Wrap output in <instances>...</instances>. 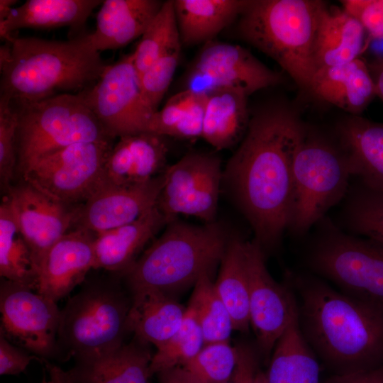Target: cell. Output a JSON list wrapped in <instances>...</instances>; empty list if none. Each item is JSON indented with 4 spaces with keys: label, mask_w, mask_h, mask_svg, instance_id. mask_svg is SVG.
<instances>
[{
    "label": "cell",
    "mask_w": 383,
    "mask_h": 383,
    "mask_svg": "<svg viewBox=\"0 0 383 383\" xmlns=\"http://www.w3.org/2000/svg\"><path fill=\"white\" fill-rule=\"evenodd\" d=\"M9 43L11 58L0 69V97L13 104L79 93L95 84L109 65L89 33L63 41L15 35Z\"/></svg>",
    "instance_id": "cell-3"
},
{
    "label": "cell",
    "mask_w": 383,
    "mask_h": 383,
    "mask_svg": "<svg viewBox=\"0 0 383 383\" xmlns=\"http://www.w3.org/2000/svg\"><path fill=\"white\" fill-rule=\"evenodd\" d=\"M344 218L352 233L383 243V190L359 181L348 190Z\"/></svg>",
    "instance_id": "cell-36"
},
{
    "label": "cell",
    "mask_w": 383,
    "mask_h": 383,
    "mask_svg": "<svg viewBox=\"0 0 383 383\" xmlns=\"http://www.w3.org/2000/svg\"><path fill=\"white\" fill-rule=\"evenodd\" d=\"M18 114L13 105L0 97V182L1 189L11 187L17 165Z\"/></svg>",
    "instance_id": "cell-40"
},
{
    "label": "cell",
    "mask_w": 383,
    "mask_h": 383,
    "mask_svg": "<svg viewBox=\"0 0 383 383\" xmlns=\"http://www.w3.org/2000/svg\"><path fill=\"white\" fill-rule=\"evenodd\" d=\"M282 77L242 46L214 40L204 45L186 74L183 89L207 95L233 89L248 96L281 83Z\"/></svg>",
    "instance_id": "cell-12"
},
{
    "label": "cell",
    "mask_w": 383,
    "mask_h": 383,
    "mask_svg": "<svg viewBox=\"0 0 383 383\" xmlns=\"http://www.w3.org/2000/svg\"><path fill=\"white\" fill-rule=\"evenodd\" d=\"M293 204L288 229L306 233L345 198L353 172L340 145L305 131L293 160Z\"/></svg>",
    "instance_id": "cell-8"
},
{
    "label": "cell",
    "mask_w": 383,
    "mask_h": 383,
    "mask_svg": "<svg viewBox=\"0 0 383 383\" xmlns=\"http://www.w3.org/2000/svg\"><path fill=\"white\" fill-rule=\"evenodd\" d=\"M17 2L16 0H0V22L6 19Z\"/></svg>",
    "instance_id": "cell-48"
},
{
    "label": "cell",
    "mask_w": 383,
    "mask_h": 383,
    "mask_svg": "<svg viewBox=\"0 0 383 383\" xmlns=\"http://www.w3.org/2000/svg\"><path fill=\"white\" fill-rule=\"evenodd\" d=\"M254 383H267L266 377H265V373L262 372L260 370H258L256 374Z\"/></svg>",
    "instance_id": "cell-50"
},
{
    "label": "cell",
    "mask_w": 383,
    "mask_h": 383,
    "mask_svg": "<svg viewBox=\"0 0 383 383\" xmlns=\"http://www.w3.org/2000/svg\"><path fill=\"white\" fill-rule=\"evenodd\" d=\"M305 131L297 117L287 109L260 111L250 118L223 172L264 252L275 248L289 228L293 160Z\"/></svg>",
    "instance_id": "cell-1"
},
{
    "label": "cell",
    "mask_w": 383,
    "mask_h": 383,
    "mask_svg": "<svg viewBox=\"0 0 383 383\" xmlns=\"http://www.w3.org/2000/svg\"><path fill=\"white\" fill-rule=\"evenodd\" d=\"M6 194L38 268L45 253L74 224L79 205L57 201L24 180L11 186Z\"/></svg>",
    "instance_id": "cell-16"
},
{
    "label": "cell",
    "mask_w": 383,
    "mask_h": 383,
    "mask_svg": "<svg viewBox=\"0 0 383 383\" xmlns=\"http://www.w3.org/2000/svg\"><path fill=\"white\" fill-rule=\"evenodd\" d=\"M249 279L250 323L260 352L266 357L290 323L298 316L295 294L287 283L277 282L265 262V252L254 240L245 242Z\"/></svg>",
    "instance_id": "cell-15"
},
{
    "label": "cell",
    "mask_w": 383,
    "mask_h": 383,
    "mask_svg": "<svg viewBox=\"0 0 383 383\" xmlns=\"http://www.w3.org/2000/svg\"><path fill=\"white\" fill-rule=\"evenodd\" d=\"M204 345L202 332L196 314L189 306L182 323L176 333L152 355L151 375L177 367L192 360Z\"/></svg>",
    "instance_id": "cell-37"
},
{
    "label": "cell",
    "mask_w": 383,
    "mask_h": 383,
    "mask_svg": "<svg viewBox=\"0 0 383 383\" xmlns=\"http://www.w3.org/2000/svg\"><path fill=\"white\" fill-rule=\"evenodd\" d=\"M131 294L128 323L135 338L156 348L163 345L179 328L187 307L173 296L158 292L145 291Z\"/></svg>",
    "instance_id": "cell-26"
},
{
    "label": "cell",
    "mask_w": 383,
    "mask_h": 383,
    "mask_svg": "<svg viewBox=\"0 0 383 383\" xmlns=\"http://www.w3.org/2000/svg\"><path fill=\"white\" fill-rule=\"evenodd\" d=\"M343 9L355 17L367 36L383 39V0H343Z\"/></svg>",
    "instance_id": "cell-41"
},
{
    "label": "cell",
    "mask_w": 383,
    "mask_h": 383,
    "mask_svg": "<svg viewBox=\"0 0 383 383\" xmlns=\"http://www.w3.org/2000/svg\"><path fill=\"white\" fill-rule=\"evenodd\" d=\"M167 224L155 206L131 223L96 234L94 269L123 274L135 262L145 244Z\"/></svg>",
    "instance_id": "cell-23"
},
{
    "label": "cell",
    "mask_w": 383,
    "mask_h": 383,
    "mask_svg": "<svg viewBox=\"0 0 383 383\" xmlns=\"http://www.w3.org/2000/svg\"><path fill=\"white\" fill-rule=\"evenodd\" d=\"M79 93L113 139L146 132L154 113L142 96L132 53L108 65L95 84Z\"/></svg>",
    "instance_id": "cell-13"
},
{
    "label": "cell",
    "mask_w": 383,
    "mask_h": 383,
    "mask_svg": "<svg viewBox=\"0 0 383 383\" xmlns=\"http://www.w3.org/2000/svg\"><path fill=\"white\" fill-rule=\"evenodd\" d=\"M339 145L357 181L383 190V122L352 116L337 128Z\"/></svg>",
    "instance_id": "cell-24"
},
{
    "label": "cell",
    "mask_w": 383,
    "mask_h": 383,
    "mask_svg": "<svg viewBox=\"0 0 383 383\" xmlns=\"http://www.w3.org/2000/svg\"><path fill=\"white\" fill-rule=\"evenodd\" d=\"M100 0H28L13 8L9 16L0 22V36L10 42L20 28L49 29L68 26L82 29L92 11L101 4Z\"/></svg>",
    "instance_id": "cell-25"
},
{
    "label": "cell",
    "mask_w": 383,
    "mask_h": 383,
    "mask_svg": "<svg viewBox=\"0 0 383 383\" xmlns=\"http://www.w3.org/2000/svg\"><path fill=\"white\" fill-rule=\"evenodd\" d=\"M113 140L79 143L38 160L23 180L49 196L74 205L96 191Z\"/></svg>",
    "instance_id": "cell-10"
},
{
    "label": "cell",
    "mask_w": 383,
    "mask_h": 383,
    "mask_svg": "<svg viewBox=\"0 0 383 383\" xmlns=\"http://www.w3.org/2000/svg\"><path fill=\"white\" fill-rule=\"evenodd\" d=\"M238 360V346L229 341L215 342L205 344L182 367L199 383H223L231 377Z\"/></svg>",
    "instance_id": "cell-38"
},
{
    "label": "cell",
    "mask_w": 383,
    "mask_h": 383,
    "mask_svg": "<svg viewBox=\"0 0 383 383\" xmlns=\"http://www.w3.org/2000/svg\"><path fill=\"white\" fill-rule=\"evenodd\" d=\"M203 334L204 345L229 341L234 330L231 316L219 297L211 276H202L194 286L189 302Z\"/></svg>",
    "instance_id": "cell-34"
},
{
    "label": "cell",
    "mask_w": 383,
    "mask_h": 383,
    "mask_svg": "<svg viewBox=\"0 0 383 383\" xmlns=\"http://www.w3.org/2000/svg\"><path fill=\"white\" fill-rule=\"evenodd\" d=\"M248 0H173L181 45L206 44L238 18Z\"/></svg>",
    "instance_id": "cell-27"
},
{
    "label": "cell",
    "mask_w": 383,
    "mask_h": 383,
    "mask_svg": "<svg viewBox=\"0 0 383 383\" xmlns=\"http://www.w3.org/2000/svg\"><path fill=\"white\" fill-rule=\"evenodd\" d=\"M220 265L214 282L216 290L231 316L234 330L247 332L250 326V287L245 241L238 238L230 240Z\"/></svg>",
    "instance_id": "cell-31"
},
{
    "label": "cell",
    "mask_w": 383,
    "mask_h": 383,
    "mask_svg": "<svg viewBox=\"0 0 383 383\" xmlns=\"http://www.w3.org/2000/svg\"><path fill=\"white\" fill-rule=\"evenodd\" d=\"M11 55V44L9 42H5L0 48V69L3 68L8 63Z\"/></svg>",
    "instance_id": "cell-49"
},
{
    "label": "cell",
    "mask_w": 383,
    "mask_h": 383,
    "mask_svg": "<svg viewBox=\"0 0 383 383\" xmlns=\"http://www.w3.org/2000/svg\"><path fill=\"white\" fill-rule=\"evenodd\" d=\"M375 85L376 94L383 101V57L368 64Z\"/></svg>",
    "instance_id": "cell-47"
},
{
    "label": "cell",
    "mask_w": 383,
    "mask_h": 383,
    "mask_svg": "<svg viewBox=\"0 0 383 383\" xmlns=\"http://www.w3.org/2000/svg\"><path fill=\"white\" fill-rule=\"evenodd\" d=\"M164 138L149 132L118 138L107 156L96 191L142 184L162 174L168 152Z\"/></svg>",
    "instance_id": "cell-19"
},
{
    "label": "cell",
    "mask_w": 383,
    "mask_h": 383,
    "mask_svg": "<svg viewBox=\"0 0 383 383\" xmlns=\"http://www.w3.org/2000/svg\"><path fill=\"white\" fill-rule=\"evenodd\" d=\"M73 381H74V380H73ZM74 383H75V382H74Z\"/></svg>",
    "instance_id": "cell-51"
},
{
    "label": "cell",
    "mask_w": 383,
    "mask_h": 383,
    "mask_svg": "<svg viewBox=\"0 0 383 383\" xmlns=\"http://www.w3.org/2000/svg\"><path fill=\"white\" fill-rule=\"evenodd\" d=\"M164 172L142 184L97 190L77 210L74 225L95 235L131 223L156 206Z\"/></svg>",
    "instance_id": "cell-17"
},
{
    "label": "cell",
    "mask_w": 383,
    "mask_h": 383,
    "mask_svg": "<svg viewBox=\"0 0 383 383\" xmlns=\"http://www.w3.org/2000/svg\"><path fill=\"white\" fill-rule=\"evenodd\" d=\"M33 360L43 359L13 345L0 331V374L17 375L23 372Z\"/></svg>",
    "instance_id": "cell-42"
},
{
    "label": "cell",
    "mask_w": 383,
    "mask_h": 383,
    "mask_svg": "<svg viewBox=\"0 0 383 383\" xmlns=\"http://www.w3.org/2000/svg\"><path fill=\"white\" fill-rule=\"evenodd\" d=\"M228 242L213 222L195 226L176 219L121 275L131 294L158 291L173 296L202 276H212Z\"/></svg>",
    "instance_id": "cell-4"
},
{
    "label": "cell",
    "mask_w": 383,
    "mask_h": 383,
    "mask_svg": "<svg viewBox=\"0 0 383 383\" xmlns=\"http://www.w3.org/2000/svg\"><path fill=\"white\" fill-rule=\"evenodd\" d=\"M152 355L136 338L99 359L77 364L70 370L75 383H150Z\"/></svg>",
    "instance_id": "cell-28"
},
{
    "label": "cell",
    "mask_w": 383,
    "mask_h": 383,
    "mask_svg": "<svg viewBox=\"0 0 383 383\" xmlns=\"http://www.w3.org/2000/svg\"><path fill=\"white\" fill-rule=\"evenodd\" d=\"M12 104L18 114L17 167L22 175L40 158L69 145L113 140L80 93Z\"/></svg>",
    "instance_id": "cell-7"
},
{
    "label": "cell",
    "mask_w": 383,
    "mask_h": 383,
    "mask_svg": "<svg viewBox=\"0 0 383 383\" xmlns=\"http://www.w3.org/2000/svg\"><path fill=\"white\" fill-rule=\"evenodd\" d=\"M0 275L36 291V265L6 196L0 206Z\"/></svg>",
    "instance_id": "cell-33"
},
{
    "label": "cell",
    "mask_w": 383,
    "mask_h": 383,
    "mask_svg": "<svg viewBox=\"0 0 383 383\" xmlns=\"http://www.w3.org/2000/svg\"><path fill=\"white\" fill-rule=\"evenodd\" d=\"M206 97L181 90L152 115L146 132L186 140L201 138Z\"/></svg>",
    "instance_id": "cell-32"
},
{
    "label": "cell",
    "mask_w": 383,
    "mask_h": 383,
    "mask_svg": "<svg viewBox=\"0 0 383 383\" xmlns=\"http://www.w3.org/2000/svg\"><path fill=\"white\" fill-rule=\"evenodd\" d=\"M367 36L364 27L355 17L343 9H330L324 3L313 47L316 70L342 65L360 57L367 44Z\"/></svg>",
    "instance_id": "cell-20"
},
{
    "label": "cell",
    "mask_w": 383,
    "mask_h": 383,
    "mask_svg": "<svg viewBox=\"0 0 383 383\" xmlns=\"http://www.w3.org/2000/svg\"><path fill=\"white\" fill-rule=\"evenodd\" d=\"M181 45L173 0L165 1L141 35L132 53L138 75L142 74L160 57Z\"/></svg>",
    "instance_id": "cell-35"
},
{
    "label": "cell",
    "mask_w": 383,
    "mask_h": 383,
    "mask_svg": "<svg viewBox=\"0 0 383 383\" xmlns=\"http://www.w3.org/2000/svg\"><path fill=\"white\" fill-rule=\"evenodd\" d=\"M221 162L214 155L190 152L167 166L156 206L167 223L179 215L197 217L208 223L216 215Z\"/></svg>",
    "instance_id": "cell-11"
},
{
    "label": "cell",
    "mask_w": 383,
    "mask_h": 383,
    "mask_svg": "<svg viewBox=\"0 0 383 383\" xmlns=\"http://www.w3.org/2000/svg\"><path fill=\"white\" fill-rule=\"evenodd\" d=\"M180 50L181 46L171 50L139 76L142 96L152 113L158 111L171 84L179 63Z\"/></svg>",
    "instance_id": "cell-39"
},
{
    "label": "cell",
    "mask_w": 383,
    "mask_h": 383,
    "mask_svg": "<svg viewBox=\"0 0 383 383\" xmlns=\"http://www.w3.org/2000/svg\"><path fill=\"white\" fill-rule=\"evenodd\" d=\"M95 235L76 228L55 243L38 265L36 292L57 302L82 282L94 269Z\"/></svg>",
    "instance_id": "cell-18"
},
{
    "label": "cell",
    "mask_w": 383,
    "mask_h": 383,
    "mask_svg": "<svg viewBox=\"0 0 383 383\" xmlns=\"http://www.w3.org/2000/svg\"><path fill=\"white\" fill-rule=\"evenodd\" d=\"M265 377L267 383H321L319 364L301 332L298 316L277 342Z\"/></svg>",
    "instance_id": "cell-30"
},
{
    "label": "cell",
    "mask_w": 383,
    "mask_h": 383,
    "mask_svg": "<svg viewBox=\"0 0 383 383\" xmlns=\"http://www.w3.org/2000/svg\"><path fill=\"white\" fill-rule=\"evenodd\" d=\"M206 96L201 138L219 150L239 144L250 120L248 96L233 89L216 90Z\"/></svg>",
    "instance_id": "cell-29"
},
{
    "label": "cell",
    "mask_w": 383,
    "mask_h": 383,
    "mask_svg": "<svg viewBox=\"0 0 383 383\" xmlns=\"http://www.w3.org/2000/svg\"><path fill=\"white\" fill-rule=\"evenodd\" d=\"M238 360L231 377L223 383H254L258 372L253 349L246 345H238Z\"/></svg>",
    "instance_id": "cell-43"
},
{
    "label": "cell",
    "mask_w": 383,
    "mask_h": 383,
    "mask_svg": "<svg viewBox=\"0 0 383 383\" xmlns=\"http://www.w3.org/2000/svg\"><path fill=\"white\" fill-rule=\"evenodd\" d=\"M48 371V378L45 375L42 383H74L70 372H65L55 365L51 364L47 360L43 359Z\"/></svg>",
    "instance_id": "cell-46"
},
{
    "label": "cell",
    "mask_w": 383,
    "mask_h": 383,
    "mask_svg": "<svg viewBox=\"0 0 383 383\" xmlns=\"http://www.w3.org/2000/svg\"><path fill=\"white\" fill-rule=\"evenodd\" d=\"M309 91L353 116L377 96L368 64L360 57L350 62L316 70Z\"/></svg>",
    "instance_id": "cell-22"
},
{
    "label": "cell",
    "mask_w": 383,
    "mask_h": 383,
    "mask_svg": "<svg viewBox=\"0 0 383 383\" xmlns=\"http://www.w3.org/2000/svg\"><path fill=\"white\" fill-rule=\"evenodd\" d=\"M324 2L248 0L237 19L239 37L277 62L294 82L309 89L316 72L315 32Z\"/></svg>",
    "instance_id": "cell-5"
},
{
    "label": "cell",
    "mask_w": 383,
    "mask_h": 383,
    "mask_svg": "<svg viewBox=\"0 0 383 383\" xmlns=\"http://www.w3.org/2000/svg\"><path fill=\"white\" fill-rule=\"evenodd\" d=\"M159 0H105L96 16L95 31L89 33L98 51L123 48L141 37L161 9Z\"/></svg>",
    "instance_id": "cell-21"
},
{
    "label": "cell",
    "mask_w": 383,
    "mask_h": 383,
    "mask_svg": "<svg viewBox=\"0 0 383 383\" xmlns=\"http://www.w3.org/2000/svg\"><path fill=\"white\" fill-rule=\"evenodd\" d=\"M57 302L6 279L0 284V331L8 340L42 359L60 357Z\"/></svg>",
    "instance_id": "cell-14"
},
{
    "label": "cell",
    "mask_w": 383,
    "mask_h": 383,
    "mask_svg": "<svg viewBox=\"0 0 383 383\" xmlns=\"http://www.w3.org/2000/svg\"><path fill=\"white\" fill-rule=\"evenodd\" d=\"M159 383H199L182 367L168 369L157 374Z\"/></svg>",
    "instance_id": "cell-45"
},
{
    "label": "cell",
    "mask_w": 383,
    "mask_h": 383,
    "mask_svg": "<svg viewBox=\"0 0 383 383\" xmlns=\"http://www.w3.org/2000/svg\"><path fill=\"white\" fill-rule=\"evenodd\" d=\"M131 302V296L115 281L86 282L60 311V357H74L77 364L86 363L118 349L131 333L128 318Z\"/></svg>",
    "instance_id": "cell-6"
},
{
    "label": "cell",
    "mask_w": 383,
    "mask_h": 383,
    "mask_svg": "<svg viewBox=\"0 0 383 383\" xmlns=\"http://www.w3.org/2000/svg\"><path fill=\"white\" fill-rule=\"evenodd\" d=\"M299 298L301 332L315 354L339 375L383 365V308L351 298L320 279L289 274Z\"/></svg>",
    "instance_id": "cell-2"
},
{
    "label": "cell",
    "mask_w": 383,
    "mask_h": 383,
    "mask_svg": "<svg viewBox=\"0 0 383 383\" xmlns=\"http://www.w3.org/2000/svg\"><path fill=\"white\" fill-rule=\"evenodd\" d=\"M328 383H383V365L366 371L338 375Z\"/></svg>",
    "instance_id": "cell-44"
},
{
    "label": "cell",
    "mask_w": 383,
    "mask_h": 383,
    "mask_svg": "<svg viewBox=\"0 0 383 383\" xmlns=\"http://www.w3.org/2000/svg\"><path fill=\"white\" fill-rule=\"evenodd\" d=\"M323 219L308 253L311 269L343 294L383 308V243L347 234Z\"/></svg>",
    "instance_id": "cell-9"
}]
</instances>
